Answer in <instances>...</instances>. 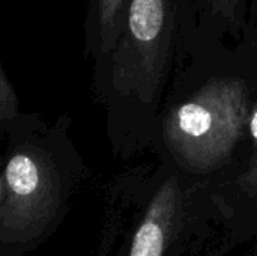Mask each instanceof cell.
<instances>
[{
  "label": "cell",
  "instance_id": "277c9868",
  "mask_svg": "<svg viewBox=\"0 0 257 256\" xmlns=\"http://www.w3.org/2000/svg\"><path fill=\"white\" fill-rule=\"evenodd\" d=\"M211 190L223 213L221 238L238 246L257 238V166Z\"/></svg>",
  "mask_w": 257,
  "mask_h": 256
},
{
  "label": "cell",
  "instance_id": "5b68a950",
  "mask_svg": "<svg viewBox=\"0 0 257 256\" xmlns=\"http://www.w3.org/2000/svg\"><path fill=\"white\" fill-rule=\"evenodd\" d=\"M250 0H197L199 30L211 38L223 39L224 33L239 36L245 29V12Z\"/></svg>",
  "mask_w": 257,
  "mask_h": 256
},
{
  "label": "cell",
  "instance_id": "3957f363",
  "mask_svg": "<svg viewBox=\"0 0 257 256\" xmlns=\"http://www.w3.org/2000/svg\"><path fill=\"white\" fill-rule=\"evenodd\" d=\"M130 195L134 217L117 256L197 255L223 222L209 186L158 160L131 178Z\"/></svg>",
  "mask_w": 257,
  "mask_h": 256
},
{
  "label": "cell",
  "instance_id": "9c48e42d",
  "mask_svg": "<svg viewBox=\"0 0 257 256\" xmlns=\"http://www.w3.org/2000/svg\"><path fill=\"white\" fill-rule=\"evenodd\" d=\"M244 44L257 54V30H247Z\"/></svg>",
  "mask_w": 257,
  "mask_h": 256
},
{
  "label": "cell",
  "instance_id": "6da1fadb",
  "mask_svg": "<svg viewBox=\"0 0 257 256\" xmlns=\"http://www.w3.org/2000/svg\"><path fill=\"white\" fill-rule=\"evenodd\" d=\"M256 97V53L244 42L232 50L196 29L157 119V160L211 189L236 177L248 164Z\"/></svg>",
  "mask_w": 257,
  "mask_h": 256
},
{
  "label": "cell",
  "instance_id": "7a4b0ae2",
  "mask_svg": "<svg viewBox=\"0 0 257 256\" xmlns=\"http://www.w3.org/2000/svg\"><path fill=\"white\" fill-rule=\"evenodd\" d=\"M197 26V0H126L119 38L104 56L125 154L152 149L164 97Z\"/></svg>",
  "mask_w": 257,
  "mask_h": 256
},
{
  "label": "cell",
  "instance_id": "ba28073f",
  "mask_svg": "<svg viewBox=\"0 0 257 256\" xmlns=\"http://www.w3.org/2000/svg\"><path fill=\"white\" fill-rule=\"evenodd\" d=\"M247 136H248V164H247V169H248V167L257 166V97L251 106Z\"/></svg>",
  "mask_w": 257,
  "mask_h": 256
},
{
  "label": "cell",
  "instance_id": "8992f818",
  "mask_svg": "<svg viewBox=\"0 0 257 256\" xmlns=\"http://www.w3.org/2000/svg\"><path fill=\"white\" fill-rule=\"evenodd\" d=\"M126 0H92L89 32L93 48L105 56L114 47L125 15Z\"/></svg>",
  "mask_w": 257,
  "mask_h": 256
},
{
  "label": "cell",
  "instance_id": "52a82bcc",
  "mask_svg": "<svg viewBox=\"0 0 257 256\" xmlns=\"http://www.w3.org/2000/svg\"><path fill=\"white\" fill-rule=\"evenodd\" d=\"M6 180L14 193L20 196L30 195L36 190L39 183L38 167L30 157L17 155L8 163Z\"/></svg>",
  "mask_w": 257,
  "mask_h": 256
}]
</instances>
